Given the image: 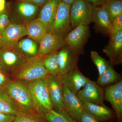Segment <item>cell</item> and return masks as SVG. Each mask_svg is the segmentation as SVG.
<instances>
[{"mask_svg": "<svg viewBox=\"0 0 122 122\" xmlns=\"http://www.w3.org/2000/svg\"><path fill=\"white\" fill-rule=\"evenodd\" d=\"M27 35L25 25L10 23L0 35V50L14 48L20 39Z\"/></svg>", "mask_w": 122, "mask_h": 122, "instance_id": "7", "label": "cell"}, {"mask_svg": "<svg viewBox=\"0 0 122 122\" xmlns=\"http://www.w3.org/2000/svg\"><path fill=\"white\" fill-rule=\"evenodd\" d=\"M15 10L20 17L27 22L34 19L40 11L39 7L25 1L18 2L16 5Z\"/></svg>", "mask_w": 122, "mask_h": 122, "instance_id": "23", "label": "cell"}, {"mask_svg": "<svg viewBox=\"0 0 122 122\" xmlns=\"http://www.w3.org/2000/svg\"></svg>", "mask_w": 122, "mask_h": 122, "instance_id": "40", "label": "cell"}, {"mask_svg": "<svg viewBox=\"0 0 122 122\" xmlns=\"http://www.w3.org/2000/svg\"><path fill=\"white\" fill-rule=\"evenodd\" d=\"M104 100L109 102L114 109L118 122H122V79L104 88Z\"/></svg>", "mask_w": 122, "mask_h": 122, "instance_id": "11", "label": "cell"}, {"mask_svg": "<svg viewBox=\"0 0 122 122\" xmlns=\"http://www.w3.org/2000/svg\"><path fill=\"white\" fill-rule=\"evenodd\" d=\"M44 116L48 122H77L65 110L53 109L45 114Z\"/></svg>", "mask_w": 122, "mask_h": 122, "instance_id": "26", "label": "cell"}, {"mask_svg": "<svg viewBox=\"0 0 122 122\" xmlns=\"http://www.w3.org/2000/svg\"><path fill=\"white\" fill-rule=\"evenodd\" d=\"M26 59L14 48L0 50V68L7 74L17 70Z\"/></svg>", "mask_w": 122, "mask_h": 122, "instance_id": "8", "label": "cell"}, {"mask_svg": "<svg viewBox=\"0 0 122 122\" xmlns=\"http://www.w3.org/2000/svg\"><path fill=\"white\" fill-rule=\"evenodd\" d=\"M76 96L82 104L87 103L103 105L104 90L96 82L89 80L78 92Z\"/></svg>", "mask_w": 122, "mask_h": 122, "instance_id": "9", "label": "cell"}, {"mask_svg": "<svg viewBox=\"0 0 122 122\" xmlns=\"http://www.w3.org/2000/svg\"><path fill=\"white\" fill-rule=\"evenodd\" d=\"M39 44L37 56L41 58L67 46L64 38L55 35L51 32L46 34Z\"/></svg>", "mask_w": 122, "mask_h": 122, "instance_id": "13", "label": "cell"}, {"mask_svg": "<svg viewBox=\"0 0 122 122\" xmlns=\"http://www.w3.org/2000/svg\"><path fill=\"white\" fill-rule=\"evenodd\" d=\"M61 0L66 4L71 5L76 0Z\"/></svg>", "mask_w": 122, "mask_h": 122, "instance_id": "38", "label": "cell"}, {"mask_svg": "<svg viewBox=\"0 0 122 122\" xmlns=\"http://www.w3.org/2000/svg\"><path fill=\"white\" fill-rule=\"evenodd\" d=\"M16 116L0 113V122H12Z\"/></svg>", "mask_w": 122, "mask_h": 122, "instance_id": "35", "label": "cell"}, {"mask_svg": "<svg viewBox=\"0 0 122 122\" xmlns=\"http://www.w3.org/2000/svg\"><path fill=\"white\" fill-rule=\"evenodd\" d=\"M61 0H50L41 7L37 19L46 26L48 32H51L57 9Z\"/></svg>", "mask_w": 122, "mask_h": 122, "instance_id": "17", "label": "cell"}, {"mask_svg": "<svg viewBox=\"0 0 122 122\" xmlns=\"http://www.w3.org/2000/svg\"><path fill=\"white\" fill-rule=\"evenodd\" d=\"M29 37L39 44L46 34L48 32L44 24L37 18L27 22L25 25Z\"/></svg>", "mask_w": 122, "mask_h": 122, "instance_id": "20", "label": "cell"}, {"mask_svg": "<svg viewBox=\"0 0 122 122\" xmlns=\"http://www.w3.org/2000/svg\"><path fill=\"white\" fill-rule=\"evenodd\" d=\"M58 51L46 55L41 57L44 66L48 71V74L56 77H61L58 58Z\"/></svg>", "mask_w": 122, "mask_h": 122, "instance_id": "24", "label": "cell"}, {"mask_svg": "<svg viewBox=\"0 0 122 122\" xmlns=\"http://www.w3.org/2000/svg\"><path fill=\"white\" fill-rule=\"evenodd\" d=\"M93 7L102 6L105 4L107 0H86Z\"/></svg>", "mask_w": 122, "mask_h": 122, "instance_id": "36", "label": "cell"}, {"mask_svg": "<svg viewBox=\"0 0 122 122\" xmlns=\"http://www.w3.org/2000/svg\"><path fill=\"white\" fill-rule=\"evenodd\" d=\"M45 78L28 82L29 92L36 111L43 116L53 109Z\"/></svg>", "mask_w": 122, "mask_h": 122, "instance_id": "2", "label": "cell"}, {"mask_svg": "<svg viewBox=\"0 0 122 122\" xmlns=\"http://www.w3.org/2000/svg\"><path fill=\"white\" fill-rule=\"evenodd\" d=\"M90 36L88 25H78L72 30L64 37L66 45L79 55L85 54L84 46Z\"/></svg>", "mask_w": 122, "mask_h": 122, "instance_id": "6", "label": "cell"}, {"mask_svg": "<svg viewBox=\"0 0 122 122\" xmlns=\"http://www.w3.org/2000/svg\"><path fill=\"white\" fill-rule=\"evenodd\" d=\"M82 105L86 111L100 122H107L114 119L116 116L115 112L105 105L87 103Z\"/></svg>", "mask_w": 122, "mask_h": 122, "instance_id": "19", "label": "cell"}, {"mask_svg": "<svg viewBox=\"0 0 122 122\" xmlns=\"http://www.w3.org/2000/svg\"></svg>", "mask_w": 122, "mask_h": 122, "instance_id": "42", "label": "cell"}, {"mask_svg": "<svg viewBox=\"0 0 122 122\" xmlns=\"http://www.w3.org/2000/svg\"><path fill=\"white\" fill-rule=\"evenodd\" d=\"M71 5L61 1L53 23L51 32L64 38L72 30L70 12Z\"/></svg>", "mask_w": 122, "mask_h": 122, "instance_id": "5", "label": "cell"}, {"mask_svg": "<svg viewBox=\"0 0 122 122\" xmlns=\"http://www.w3.org/2000/svg\"><path fill=\"white\" fill-rule=\"evenodd\" d=\"M10 24L8 14L7 7L5 10L0 12V35L6 29Z\"/></svg>", "mask_w": 122, "mask_h": 122, "instance_id": "30", "label": "cell"}, {"mask_svg": "<svg viewBox=\"0 0 122 122\" xmlns=\"http://www.w3.org/2000/svg\"><path fill=\"white\" fill-rule=\"evenodd\" d=\"M39 46L37 43L30 38L21 39L15 46V49L26 59L36 56Z\"/></svg>", "mask_w": 122, "mask_h": 122, "instance_id": "21", "label": "cell"}, {"mask_svg": "<svg viewBox=\"0 0 122 122\" xmlns=\"http://www.w3.org/2000/svg\"><path fill=\"white\" fill-rule=\"evenodd\" d=\"M103 6L109 15L111 23L115 18L122 13V1L107 0Z\"/></svg>", "mask_w": 122, "mask_h": 122, "instance_id": "27", "label": "cell"}, {"mask_svg": "<svg viewBox=\"0 0 122 122\" xmlns=\"http://www.w3.org/2000/svg\"><path fill=\"white\" fill-rule=\"evenodd\" d=\"M21 112L4 89H0V113L16 116Z\"/></svg>", "mask_w": 122, "mask_h": 122, "instance_id": "22", "label": "cell"}, {"mask_svg": "<svg viewBox=\"0 0 122 122\" xmlns=\"http://www.w3.org/2000/svg\"><path fill=\"white\" fill-rule=\"evenodd\" d=\"M4 89L21 112H36L29 92L28 82L16 79L10 80Z\"/></svg>", "mask_w": 122, "mask_h": 122, "instance_id": "1", "label": "cell"}, {"mask_svg": "<svg viewBox=\"0 0 122 122\" xmlns=\"http://www.w3.org/2000/svg\"><path fill=\"white\" fill-rule=\"evenodd\" d=\"M63 92L65 111L77 121L85 110L83 105L76 95L64 86Z\"/></svg>", "mask_w": 122, "mask_h": 122, "instance_id": "16", "label": "cell"}, {"mask_svg": "<svg viewBox=\"0 0 122 122\" xmlns=\"http://www.w3.org/2000/svg\"><path fill=\"white\" fill-rule=\"evenodd\" d=\"M79 55L67 46L58 51V58L62 76L66 75L78 68Z\"/></svg>", "mask_w": 122, "mask_h": 122, "instance_id": "14", "label": "cell"}, {"mask_svg": "<svg viewBox=\"0 0 122 122\" xmlns=\"http://www.w3.org/2000/svg\"><path fill=\"white\" fill-rule=\"evenodd\" d=\"M93 7L86 0H76L71 5L70 12L72 30L78 25H88L92 22Z\"/></svg>", "mask_w": 122, "mask_h": 122, "instance_id": "4", "label": "cell"}, {"mask_svg": "<svg viewBox=\"0 0 122 122\" xmlns=\"http://www.w3.org/2000/svg\"><path fill=\"white\" fill-rule=\"evenodd\" d=\"M92 19V22L99 30L110 36L112 32V23L108 13L103 5L93 7Z\"/></svg>", "mask_w": 122, "mask_h": 122, "instance_id": "18", "label": "cell"}, {"mask_svg": "<svg viewBox=\"0 0 122 122\" xmlns=\"http://www.w3.org/2000/svg\"><path fill=\"white\" fill-rule=\"evenodd\" d=\"M91 58L98 70L99 76H101L107 69L110 63L94 51L91 52Z\"/></svg>", "mask_w": 122, "mask_h": 122, "instance_id": "29", "label": "cell"}, {"mask_svg": "<svg viewBox=\"0 0 122 122\" xmlns=\"http://www.w3.org/2000/svg\"><path fill=\"white\" fill-rule=\"evenodd\" d=\"M77 122H101L96 119L93 116L86 111L85 110Z\"/></svg>", "mask_w": 122, "mask_h": 122, "instance_id": "32", "label": "cell"}, {"mask_svg": "<svg viewBox=\"0 0 122 122\" xmlns=\"http://www.w3.org/2000/svg\"><path fill=\"white\" fill-rule=\"evenodd\" d=\"M50 0H18V2L25 1L30 2L39 7H41Z\"/></svg>", "mask_w": 122, "mask_h": 122, "instance_id": "34", "label": "cell"}, {"mask_svg": "<svg viewBox=\"0 0 122 122\" xmlns=\"http://www.w3.org/2000/svg\"><path fill=\"white\" fill-rule=\"evenodd\" d=\"M122 79V75L114 70L113 66L110 64L106 71L99 76L96 83L103 87L113 85Z\"/></svg>", "mask_w": 122, "mask_h": 122, "instance_id": "25", "label": "cell"}, {"mask_svg": "<svg viewBox=\"0 0 122 122\" xmlns=\"http://www.w3.org/2000/svg\"><path fill=\"white\" fill-rule=\"evenodd\" d=\"M112 26L111 35L122 30V13L114 18L112 22Z\"/></svg>", "mask_w": 122, "mask_h": 122, "instance_id": "31", "label": "cell"}, {"mask_svg": "<svg viewBox=\"0 0 122 122\" xmlns=\"http://www.w3.org/2000/svg\"><path fill=\"white\" fill-rule=\"evenodd\" d=\"M48 74L41 58L36 56L26 59L24 64L12 75L14 79L29 82L44 78Z\"/></svg>", "mask_w": 122, "mask_h": 122, "instance_id": "3", "label": "cell"}, {"mask_svg": "<svg viewBox=\"0 0 122 122\" xmlns=\"http://www.w3.org/2000/svg\"><path fill=\"white\" fill-rule=\"evenodd\" d=\"M61 77L48 74L45 78L53 109L58 111L65 110Z\"/></svg>", "mask_w": 122, "mask_h": 122, "instance_id": "10", "label": "cell"}, {"mask_svg": "<svg viewBox=\"0 0 122 122\" xmlns=\"http://www.w3.org/2000/svg\"><path fill=\"white\" fill-rule=\"evenodd\" d=\"M1 69L0 68V71L1 70Z\"/></svg>", "mask_w": 122, "mask_h": 122, "instance_id": "41", "label": "cell"}, {"mask_svg": "<svg viewBox=\"0 0 122 122\" xmlns=\"http://www.w3.org/2000/svg\"><path fill=\"white\" fill-rule=\"evenodd\" d=\"M89 79L81 73L78 67L61 77L63 86L76 95Z\"/></svg>", "mask_w": 122, "mask_h": 122, "instance_id": "15", "label": "cell"}, {"mask_svg": "<svg viewBox=\"0 0 122 122\" xmlns=\"http://www.w3.org/2000/svg\"><path fill=\"white\" fill-rule=\"evenodd\" d=\"M12 122H48L44 117L36 112H21L15 117Z\"/></svg>", "mask_w": 122, "mask_h": 122, "instance_id": "28", "label": "cell"}, {"mask_svg": "<svg viewBox=\"0 0 122 122\" xmlns=\"http://www.w3.org/2000/svg\"><path fill=\"white\" fill-rule=\"evenodd\" d=\"M7 75L2 70L0 71V89H4L5 85L9 81Z\"/></svg>", "mask_w": 122, "mask_h": 122, "instance_id": "33", "label": "cell"}, {"mask_svg": "<svg viewBox=\"0 0 122 122\" xmlns=\"http://www.w3.org/2000/svg\"><path fill=\"white\" fill-rule=\"evenodd\" d=\"M106 122H116L114 120V119H112V120H109V121H107Z\"/></svg>", "mask_w": 122, "mask_h": 122, "instance_id": "39", "label": "cell"}, {"mask_svg": "<svg viewBox=\"0 0 122 122\" xmlns=\"http://www.w3.org/2000/svg\"><path fill=\"white\" fill-rule=\"evenodd\" d=\"M103 52L109 58L112 65H122V30L110 35L109 43Z\"/></svg>", "mask_w": 122, "mask_h": 122, "instance_id": "12", "label": "cell"}, {"mask_svg": "<svg viewBox=\"0 0 122 122\" xmlns=\"http://www.w3.org/2000/svg\"><path fill=\"white\" fill-rule=\"evenodd\" d=\"M6 5L5 0H0V12L5 10Z\"/></svg>", "mask_w": 122, "mask_h": 122, "instance_id": "37", "label": "cell"}]
</instances>
